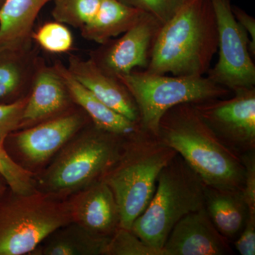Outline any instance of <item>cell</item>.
I'll use <instances>...</instances> for the list:
<instances>
[{
  "label": "cell",
  "mask_w": 255,
  "mask_h": 255,
  "mask_svg": "<svg viewBox=\"0 0 255 255\" xmlns=\"http://www.w3.org/2000/svg\"><path fill=\"white\" fill-rule=\"evenodd\" d=\"M157 135L184 159L206 186L221 190L243 189L245 168L241 155L215 135L192 104L167 110L159 121Z\"/></svg>",
  "instance_id": "6da1fadb"
},
{
  "label": "cell",
  "mask_w": 255,
  "mask_h": 255,
  "mask_svg": "<svg viewBox=\"0 0 255 255\" xmlns=\"http://www.w3.org/2000/svg\"><path fill=\"white\" fill-rule=\"evenodd\" d=\"M218 43L211 1L188 0L159 28L145 70L174 76H203L209 70Z\"/></svg>",
  "instance_id": "7a4b0ae2"
},
{
  "label": "cell",
  "mask_w": 255,
  "mask_h": 255,
  "mask_svg": "<svg viewBox=\"0 0 255 255\" xmlns=\"http://www.w3.org/2000/svg\"><path fill=\"white\" fill-rule=\"evenodd\" d=\"M177 154L141 128L124 138L118 159L102 178L118 204L120 227L130 230L152 199L161 171Z\"/></svg>",
  "instance_id": "3957f363"
},
{
  "label": "cell",
  "mask_w": 255,
  "mask_h": 255,
  "mask_svg": "<svg viewBox=\"0 0 255 255\" xmlns=\"http://www.w3.org/2000/svg\"><path fill=\"white\" fill-rule=\"evenodd\" d=\"M205 187L199 176L177 154L161 171L152 199L130 230L147 246L162 251L178 221L204 207Z\"/></svg>",
  "instance_id": "277c9868"
},
{
  "label": "cell",
  "mask_w": 255,
  "mask_h": 255,
  "mask_svg": "<svg viewBox=\"0 0 255 255\" xmlns=\"http://www.w3.org/2000/svg\"><path fill=\"white\" fill-rule=\"evenodd\" d=\"M117 79L135 101L140 128L156 135L159 121L169 109L182 104L223 98L231 92L204 76H168L133 70Z\"/></svg>",
  "instance_id": "5b68a950"
},
{
  "label": "cell",
  "mask_w": 255,
  "mask_h": 255,
  "mask_svg": "<svg viewBox=\"0 0 255 255\" xmlns=\"http://www.w3.org/2000/svg\"><path fill=\"white\" fill-rule=\"evenodd\" d=\"M72 220L70 204L57 202L36 192L18 196L0 212V255L31 253Z\"/></svg>",
  "instance_id": "8992f818"
},
{
  "label": "cell",
  "mask_w": 255,
  "mask_h": 255,
  "mask_svg": "<svg viewBox=\"0 0 255 255\" xmlns=\"http://www.w3.org/2000/svg\"><path fill=\"white\" fill-rule=\"evenodd\" d=\"M126 137L95 127L63 151L47 174V186L53 191L64 192L101 180L118 159Z\"/></svg>",
  "instance_id": "52a82bcc"
},
{
  "label": "cell",
  "mask_w": 255,
  "mask_h": 255,
  "mask_svg": "<svg viewBox=\"0 0 255 255\" xmlns=\"http://www.w3.org/2000/svg\"><path fill=\"white\" fill-rule=\"evenodd\" d=\"M217 23L219 57L208 71L214 83L236 92L255 86V66L248 33L235 18L231 0H210Z\"/></svg>",
  "instance_id": "ba28073f"
},
{
  "label": "cell",
  "mask_w": 255,
  "mask_h": 255,
  "mask_svg": "<svg viewBox=\"0 0 255 255\" xmlns=\"http://www.w3.org/2000/svg\"><path fill=\"white\" fill-rule=\"evenodd\" d=\"M234 93L228 100L211 99L192 105L215 135L241 155L255 150V87Z\"/></svg>",
  "instance_id": "9c48e42d"
},
{
  "label": "cell",
  "mask_w": 255,
  "mask_h": 255,
  "mask_svg": "<svg viewBox=\"0 0 255 255\" xmlns=\"http://www.w3.org/2000/svg\"><path fill=\"white\" fill-rule=\"evenodd\" d=\"M160 22L145 13L123 36L116 40L94 60L104 71L117 78L136 68L147 69Z\"/></svg>",
  "instance_id": "30bf717a"
},
{
  "label": "cell",
  "mask_w": 255,
  "mask_h": 255,
  "mask_svg": "<svg viewBox=\"0 0 255 255\" xmlns=\"http://www.w3.org/2000/svg\"><path fill=\"white\" fill-rule=\"evenodd\" d=\"M164 255H231V243L219 232L205 208L179 220L162 248Z\"/></svg>",
  "instance_id": "8fae6325"
},
{
  "label": "cell",
  "mask_w": 255,
  "mask_h": 255,
  "mask_svg": "<svg viewBox=\"0 0 255 255\" xmlns=\"http://www.w3.org/2000/svg\"><path fill=\"white\" fill-rule=\"evenodd\" d=\"M86 188L70 204L73 219L94 236L110 238L120 227L113 192L102 179Z\"/></svg>",
  "instance_id": "7c38bea8"
},
{
  "label": "cell",
  "mask_w": 255,
  "mask_h": 255,
  "mask_svg": "<svg viewBox=\"0 0 255 255\" xmlns=\"http://www.w3.org/2000/svg\"><path fill=\"white\" fill-rule=\"evenodd\" d=\"M70 73L84 87L117 113L139 124V113L130 92L118 79L104 71L94 60L71 58Z\"/></svg>",
  "instance_id": "4fadbf2b"
},
{
  "label": "cell",
  "mask_w": 255,
  "mask_h": 255,
  "mask_svg": "<svg viewBox=\"0 0 255 255\" xmlns=\"http://www.w3.org/2000/svg\"><path fill=\"white\" fill-rule=\"evenodd\" d=\"M82 124L83 119L78 114L63 116L20 132L16 145L28 160L41 163L61 148Z\"/></svg>",
  "instance_id": "5bb4252c"
},
{
  "label": "cell",
  "mask_w": 255,
  "mask_h": 255,
  "mask_svg": "<svg viewBox=\"0 0 255 255\" xmlns=\"http://www.w3.org/2000/svg\"><path fill=\"white\" fill-rule=\"evenodd\" d=\"M50 1L5 0L0 7V55L24 50L37 16Z\"/></svg>",
  "instance_id": "9a60e30c"
},
{
  "label": "cell",
  "mask_w": 255,
  "mask_h": 255,
  "mask_svg": "<svg viewBox=\"0 0 255 255\" xmlns=\"http://www.w3.org/2000/svg\"><path fill=\"white\" fill-rule=\"evenodd\" d=\"M54 69L63 80L68 95L90 116L95 127L123 137L128 136L140 128L138 123L129 120L101 102L74 78L67 67L57 63Z\"/></svg>",
  "instance_id": "2e32d148"
},
{
  "label": "cell",
  "mask_w": 255,
  "mask_h": 255,
  "mask_svg": "<svg viewBox=\"0 0 255 255\" xmlns=\"http://www.w3.org/2000/svg\"><path fill=\"white\" fill-rule=\"evenodd\" d=\"M204 208L219 232L231 243L241 234L248 209L241 190H221L206 186Z\"/></svg>",
  "instance_id": "e0dca14e"
},
{
  "label": "cell",
  "mask_w": 255,
  "mask_h": 255,
  "mask_svg": "<svg viewBox=\"0 0 255 255\" xmlns=\"http://www.w3.org/2000/svg\"><path fill=\"white\" fill-rule=\"evenodd\" d=\"M145 14L121 0H102L95 17L82 28V36L105 44L130 29Z\"/></svg>",
  "instance_id": "ac0fdd59"
},
{
  "label": "cell",
  "mask_w": 255,
  "mask_h": 255,
  "mask_svg": "<svg viewBox=\"0 0 255 255\" xmlns=\"http://www.w3.org/2000/svg\"><path fill=\"white\" fill-rule=\"evenodd\" d=\"M68 92L55 69H43L36 75L31 95L23 113V122L41 120L66 105Z\"/></svg>",
  "instance_id": "d6986e66"
},
{
  "label": "cell",
  "mask_w": 255,
  "mask_h": 255,
  "mask_svg": "<svg viewBox=\"0 0 255 255\" xmlns=\"http://www.w3.org/2000/svg\"><path fill=\"white\" fill-rule=\"evenodd\" d=\"M110 238L94 236L81 226L71 228L53 238L43 248L45 255H105Z\"/></svg>",
  "instance_id": "ffe728a7"
},
{
  "label": "cell",
  "mask_w": 255,
  "mask_h": 255,
  "mask_svg": "<svg viewBox=\"0 0 255 255\" xmlns=\"http://www.w3.org/2000/svg\"><path fill=\"white\" fill-rule=\"evenodd\" d=\"M55 21L82 28L95 17L102 0H54Z\"/></svg>",
  "instance_id": "44dd1931"
},
{
  "label": "cell",
  "mask_w": 255,
  "mask_h": 255,
  "mask_svg": "<svg viewBox=\"0 0 255 255\" xmlns=\"http://www.w3.org/2000/svg\"><path fill=\"white\" fill-rule=\"evenodd\" d=\"M105 255H164L163 251L147 246L131 230L119 227L110 238Z\"/></svg>",
  "instance_id": "7402d4cb"
},
{
  "label": "cell",
  "mask_w": 255,
  "mask_h": 255,
  "mask_svg": "<svg viewBox=\"0 0 255 255\" xmlns=\"http://www.w3.org/2000/svg\"><path fill=\"white\" fill-rule=\"evenodd\" d=\"M0 174L17 196L35 193V181L29 171L16 164L4 148H0Z\"/></svg>",
  "instance_id": "603a6c76"
},
{
  "label": "cell",
  "mask_w": 255,
  "mask_h": 255,
  "mask_svg": "<svg viewBox=\"0 0 255 255\" xmlns=\"http://www.w3.org/2000/svg\"><path fill=\"white\" fill-rule=\"evenodd\" d=\"M32 37L43 49L52 53H65L73 46L71 32L57 21L43 25Z\"/></svg>",
  "instance_id": "cb8c5ba5"
},
{
  "label": "cell",
  "mask_w": 255,
  "mask_h": 255,
  "mask_svg": "<svg viewBox=\"0 0 255 255\" xmlns=\"http://www.w3.org/2000/svg\"><path fill=\"white\" fill-rule=\"evenodd\" d=\"M0 55V100L15 93L24 81V70L18 60Z\"/></svg>",
  "instance_id": "d4e9b609"
},
{
  "label": "cell",
  "mask_w": 255,
  "mask_h": 255,
  "mask_svg": "<svg viewBox=\"0 0 255 255\" xmlns=\"http://www.w3.org/2000/svg\"><path fill=\"white\" fill-rule=\"evenodd\" d=\"M126 4L155 17L161 24L167 22L188 0H122Z\"/></svg>",
  "instance_id": "484cf974"
},
{
  "label": "cell",
  "mask_w": 255,
  "mask_h": 255,
  "mask_svg": "<svg viewBox=\"0 0 255 255\" xmlns=\"http://www.w3.org/2000/svg\"><path fill=\"white\" fill-rule=\"evenodd\" d=\"M28 99L0 105V148H4L5 139L22 123L23 113Z\"/></svg>",
  "instance_id": "4316f807"
},
{
  "label": "cell",
  "mask_w": 255,
  "mask_h": 255,
  "mask_svg": "<svg viewBox=\"0 0 255 255\" xmlns=\"http://www.w3.org/2000/svg\"><path fill=\"white\" fill-rule=\"evenodd\" d=\"M245 168L243 197L250 212L255 213V150L241 155Z\"/></svg>",
  "instance_id": "83f0119b"
},
{
  "label": "cell",
  "mask_w": 255,
  "mask_h": 255,
  "mask_svg": "<svg viewBox=\"0 0 255 255\" xmlns=\"http://www.w3.org/2000/svg\"><path fill=\"white\" fill-rule=\"evenodd\" d=\"M233 243L241 255H255V213L249 211L243 231Z\"/></svg>",
  "instance_id": "f1b7e54d"
},
{
  "label": "cell",
  "mask_w": 255,
  "mask_h": 255,
  "mask_svg": "<svg viewBox=\"0 0 255 255\" xmlns=\"http://www.w3.org/2000/svg\"><path fill=\"white\" fill-rule=\"evenodd\" d=\"M233 14L237 20L240 25L248 33V36H251V44L250 50L252 57H255V19L254 17L248 14L246 11L237 6H233Z\"/></svg>",
  "instance_id": "f546056e"
},
{
  "label": "cell",
  "mask_w": 255,
  "mask_h": 255,
  "mask_svg": "<svg viewBox=\"0 0 255 255\" xmlns=\"http://www.w3.org/2000/svg\"><path fill=\"white\" fill-rule=\"evenodd\" d=\"M5 0H0V7L4 4Z\"/></svg>",
  "instance_id": "4dcf8cb0"
},
{
  "label": "cell",
  "mask_w": 255,
  "mask_h": 255,
  "mask_svg": "<svg viewBox=\"0 0 255 255\" xmlns=\"http://www.w3.org/2000/svg\"><path fill=\"white\" fill-rule=\"evenodd\" d=\"M121 1H122V0H121Z\"/></svg>",
  "instance_id": "1f68e13d"
}]
</instances>
